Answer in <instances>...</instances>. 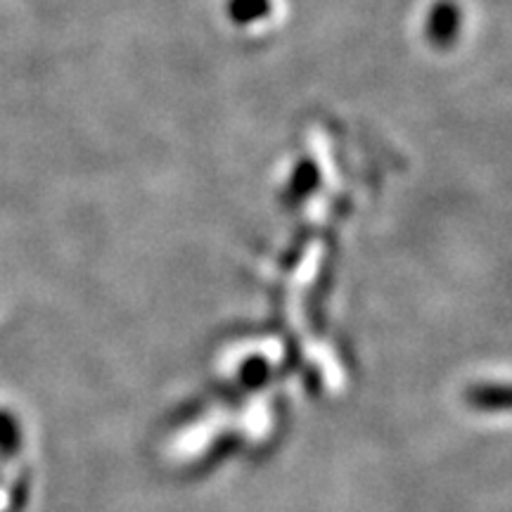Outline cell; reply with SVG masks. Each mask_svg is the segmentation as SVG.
<instances>
[{"instance_id": "obj_1", "label": "cell", "mask_w": 512, "mask_h": 512, "mask_svg": "<svg viewBox=\"0 0 512 512\" xmlns=\"http://www.w3.org/2000/svg\"><path fill=\"white\" fill-rule=\"evenodd\" d=\"M460 31V10L458 5L437 3L427 19V38H430L432 46L437 48H451L456 43Z\"/></svg>"}, {"instance_id": "obj_2", "label": "cell", "mask_w": 512, "mask_h": 512, "mask_svg": "<svg viewBox=\"0 0 512 512\" xmlns=\"http://www.w3.org/2000/svg\"><path fill=\"white\" fill-rule=\"evenodd\" d=\"M318 181H320L318 166L313 164L311 159H304V162H299L297 169H294L292 178H290V188H287V197H290V202L306 200V197H309L311 192L316 190Z\"/></svg>"}, {"instance_id": "obj_3", "label": "cell", "mask_w": 512, "mask_h": 512, "mask_svg": "<svg viewBox=\"0 0 512 512\" xmlns=\"http://www.w3.org/2000/svg\"><path fill=\"white\" fill-rule=\"evenodd\" d=\"M268 12H271V0H230L228 3V15L240 27L259 22Z\"/></svg>"}]
</instances>
